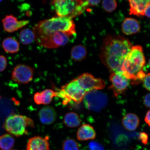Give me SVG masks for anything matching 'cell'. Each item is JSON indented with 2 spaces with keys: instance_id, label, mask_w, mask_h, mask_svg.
Segmentation results:
<instances>
[{
  "instance_id": "obj_3",
  "label": "cell",
  "mask_w": 150,
  "mask_h": 150,
  "mask_svg": "<svg viewBox=\"0 0 150 150\" xmlns=\"http://www.w3.org/2000/svg\"><path fill=\"white\" fill-rule=\"evenodd\" d=\"M145 64V59L142 47L132 46L122 67L123 74L133 83H139L146 76L142 69Z\"/></svg>"
},
{
  "instance_id": "obj_19",
  "label": "cell",
  "mask_w": 150,
  "mask_h": 150,
  "mask_svg": "<svg viewBox=\"0 0 150 150\" xmlns=\"http://www.w3.org/2000/svg\"><path fill=\"white\" fill-rule=\"evenodd\" d=\"M2 45L4 51L7 53H16L19 50V43L12 37H8L5 39Z\"/></svg>"
},
{
  "instance_id": "obj_29",
  "label": "cell",
  "mask_w": 150,
  "mask_h": 150,
  "mask_svg": "<svg viewBox=\"0 0 150 150\" xmlns=\"http://www.w3.org/2000/svg\"><path fill=\"white\" fill-rule=\"evenodd\" d=\"M139 139L144 145H147L148 143V136L146 133L144 132L140 133L139 136Z\"/></svg>"
},
{
  "instance_id": "obj_22",
  "label": "cell",
  "mask_w": 150,
  "mask_h": 150,
  "mask_svg": "<svg viewBox=\"0 0 150 150\" xmlns=\"http://www.w3.org/2000/svg\"><path fill=\"white\" fill-rule=\"evenodd\" d=\"M20 42L24 45L32 44L35 40L34 34L29 28H24L21 31L19 34Z\"/></svg>"
},
{
  "instance_id": "obj_7",
  "label": "cell",
  "mask_w": 150,
  "mask_h": 150,
  "mask_svg": "<svg viewBox=\"0 0 150 150\" xmlns=\"http://www.w3.org/2000/svg\"><path fill=\"white\" fill-rule=\"evenodd\" d=\"M82 1L74 0H56L52 1L56 14L58 16H69L74 12L78 6Z\"/></svg>"
},
{
  "instance_id": "obj_27",
  "label": "cell",
  "mask_w": 150,
  "mask_h": 150,
  "mask_svg": "<svg viewBox=\"0 0 150 150\" xmlns=\"http://www.w3.org/2000/svg\"><path fill=\"white\" fill-rule=\"evenodd\" d=\"M7 66L6 58L3 55H0V72L5 70Z\"/></svg>"
},
{
  "instance_id": "obj_12",
  "label": "cell",
  "mask_w": 150,
  "mask_h": 150,
  "mask_svg": "<svg viewBox=\"0 0 150 150\" xmlns=\"http://www.w3.org/2000/svg\"><path fill=\"white\" fill-rule=\"evenodd\" d=\"M39 117L41 122L45 125H50L56 121L57 117L56 110L50 106L42 108L39 112Z\"/></svg>"
},
{
  "instance_id": "obj_21",
  "label": "cell",
  "mask_w": 150,
  "mask_h": 150,
  "mask_svg": "<svg viewBox=\"0 0 150 150\" xmlns=\"http://www.w3.org/2000/svg\"><path fill=\"white\" fill-rule=\"evenodd\" d=\"M87 54L86 48L81 45H77L73 47L71 52V58L76 61L83 60L85 59Z\"/></svg>"
},
{
  "instance_id": "obj_16",
  "label": "cell",
  "mask_w": 150,
  "mask_h": 150,
  "mask_svg": "<svg viewBox=\"0 0 150 150\" xmlns=\"http://www.w3.org/2000/svg\"><path fill=\"white\" fill-rule=\"evenodd\" d=\"M54 97H56V92L47 89L41 93H35L34 96V100L38 105H48L51 102Z\"/></svg>"
},
{
  "instance_id": "obj_32",
  "label": "cell",
  "mask_w": 150,
  "mask_h": 150,
  "mask_svg": "<svg viewBox=\"0 0 150 150\" xmlns=\"http://www.w3.org/2000/svg\"><path fill=\"white\" fill-rule=\"evenodd\" d=\"M150 110H149V111L147 112V114H146V115L145 116V121L146 123H147L148 125L149 126H150Z\"/></svg>"
},
{
  "instance_id": "obj_8",
  "label": "cell",
  "mask_w": 150,
  "mask_h": 150,
  "mask_svg": "<svg viewBox=\"0 0 150 150\" xmlns=\"http://www.w3.org/2000/svg\"><path fill=\"white\" fill-rule=\"evenodd\" d=\"M66 95L71 100L79 104L83 100L86 93L82 88L77 80H73L62 87Z\"/></svg>"
},
{
  "instance_id": "obj_14",
  "label": "cell",
  "mask_w": 150,
  "mask_h": 150,
  "mask_svg": "<svg viewBox=\"0 0 150 150\" xmlns=\"http://www.w3.org/2000/svg\"><path fill=\"white\" fill-rule=\"evenodd\" d=\"M129 1L130 6L129 14L138 16H144L145 9L150 4L149 0H130Z\"/></svg>"
},
{
  "instance_id": "obj_13",
  "label": "cell",
  "mask_w": 150,
  "mask_h": 150,
  "mask_svg": "<svg viewBox=\"0 0 150 150\" xmlns=\"http://www.w3.org/2000/svg\"><path fill=\"white\" fill-rule=\"evenodd\" d=\"M47 137L44 138L35 136L29 139L28 142L27 150H50Z\"/></svg>"
},
{
  "instance_id": "obj_34",
  "label": "cell",
  "mask_w": 150,
  "mask_h": 150,
  "mask_svg": "<svg viewBox=\"0 0 150 150\" xmlns=\"http://www.w3.org/2000/svg\"><path fill=\"white\" fill-rule=\"evenodd\" d=\"M16 150V149H12V150Z\"/></svg>"
},
{
  "instance_id": "obj_9",
  "label": "cell",
  "mask_w": 150,
  "mask_h": 150,
  "mask_svg": "<svg viewBox=\"0 0 150 150\" xmlns=\"http://www.w3.org/2000/svg\"><path fill=\"white\" fill-rule=\"evenodd\" d=\"M110 79L111 85L109 89L112 90L114 96L116 97L125 92L130 83V80L122 73H112L110 76Z\"/></svg>"
},
{
  "instance_id": "obj_31",
  "label": "cell",
  "mask_w": 150,
  "mask_h": 150,
  "mask_svg": "<svg viewBox=\"0 0 150 150\" xmlns=\"http://www.w3.org/2000/svg\"><path fill=\"white\" fill-rule=\"evenodd\" d=\"M87 1L89 6H95L98 5L100 2V1H98V0H96V1H93V0L90 1L89 0V1Z\"/></svg>"
},
{
  "instance_id": "obj_33",
  "label": "cell",
  "mask_w": 150,
  "mask_h": 150,
  "mask_svg": "<svg viewBox=\"0 0 150 150\" xmlns=\"http://www.w3.org/2000/svg\"><path fill=\"white\" fill-rule=\"evenodd\" d=\"M150 5L149 4L146 7L144 12V16L149 18H150Z\"/></svg>"
},
{
  "instance_id": "obj_30",
  "label": "cell",
  "mask_w": 150,
  "mask_h": 150,
  "mask_svg": "<svg viewBox=\"0 0 150 150\" xmlns=\"http://www.w3.org/2000/svg\"><path fill=\"white\" fill-rule=\"evenodd\" d=\"M150 93L147 94L144 97V103L146 108H149L150 107Z\"/></svg>"
},
{
  "instance_id": "obj_10",
  "label": "cell",
  "mask_w": 150,
  "mask_h": 150,
  "mask_svg": "<svg viewBox=\"0 0 150 150\" xmlns=\"http://www.w3.org/2000/svg\"><path fill=\"white\" fill-rule=\"evenodd\" d=\"M33 74L32 67L24 64H19L14 69L12 79L18 83L27 84L33 80Z\"/></svg>"
},
{
  "instance_id": "obj_25",
  "label": "cell",
  "mask_w": 150,
  "mask_h": 150,
  "mask_svg": "<svg viewBox=\"0 0 150 150\" xmlns=\"http://www.w3.org/2000/svg\"><path fill=\"white\" fill-rule=\"evenodd\" d=\"M103 8L108 12H112L117 7V3L114 0H105L102 2Z\"/></svg>"
},
{
  "instance_id": "obj_23",
  "label": "cell",
  "mask_w": 150,
  "mask_h": 150,
  "mask_svg": "<svg viewBox=\"0 0 150 150\" xmlns=\"http://www.w3.org/2000/svg\"><path fill=\"white\" fill-rule=\"evenodd\" d=\"M15 140L14 137L8 134L0 136V148L3 150H10L13 147Z\"/></svg>"
},
{
  "instance_id": "obj_6",
  "label": "cell",
  "mask_w": 150,
  "mask_h": 150,
  "mask_svg": "<svg viewBox=\"0 0 150 150\" xmlns=\"http://www.w3.org/2000/svg\"><path fill=\"white\" fill-rule=\"evenodd\" d=\"M76 79L81 87L86 93L103 89L105 86V83L104 80L100 78H96L88 73L80 75Z\"/></svg>"
},
{
  "instance_id": "obj_15",
  "label": "cell",
  "mask_w": 150,
  "mask_h": 150,
  "mask_svg": "<svg viewBox=\"0 0 150 150\" xmlns=\"http://www.w3.org/2000/svg\"><path fill=\"white\" fill-rule=\"evenodd\" d=\"M140 30L139 22L134 18H127L125 19L122 25V31L125 34L127 35L137 33Z\"/></svg>"
},
{
  "instance_id": "obj_28",
  "label": "cell",
  "mask_w": 150,
  "mask_h": 150,
  "mask_svg": "<svg viewBox=\"0 0 150 150\" xmlns=\"http://www.w3.org/2000/svg\"><path fill=\"white\" fill-rule=\"evenodd\" d=\"M150 74L146 75L143 80L144 87L147 91H150Z\"/></svg>"
},
{
  "instance_id": "obj_1",
  "label": "cell",
  "mask_w": 150,
  "mask_h": 150,
  "mask_svg": "<svg viewBox=\"0 0 150 150\" xmlns=\"http://www.w3.org/2000/svg\"><path fill=\"white\" fill-rule=\"evenodd\" d=\"M72 19L69 16H57L39 22L33 28L35 40L44 47H58L64 42L67 35L71 37L76 34Z\"/></svg>"
},
{
  "instance_id": "obj_18",
  "label": "cell",
  "mask_w": 150,
  "mask_h": 150,
  "mask_svg": "<svg viewBox=\"0 0 150 150\" xmlns=\"http://www.w3.org/2000/svg\"><path fill=\"white\" fill-rule=\"evenodd\" d=\"M140 120L136 114L128 113L124 117L122 123L124 127L129 131L136 130L139 125Z\"/></svg>"
},
{
  "instance_id": "obj_5",
  "label": "cell",
  "mask_w": 150,
  "mask_h": 150,
  "mask_svg": "<svg viewBox=\"0 0 150 150\" xmlns=\"http://www.w3.org/2000/svg\"><path fill=\"white\" fill-rule=\"evenodd\" d=\"M83 100L86 108L94 112L100 111L106 106L108 102L105 94L98 90L86 93Z\"/></svg>"
},
{
  "instance_id": "obj_11",
  "label": "cell",
  "mask_w": 150,
  "mask_h": 150,
  "mask_svg": "<svg viewBox=\"0 0 150 150\" xmlns=\"http://www.w3.org/2000/svg\"><path fill=\"white\" fill-rule=\"evenodd\" d=\"M4 30L9 33H12L18 31L29 23L28 20L18 21L17 18L13 15H7L2 20Z\"/></svg>"
},
{
  "instance_id": "obj_24",
  "label": "cell",
  "mask_w": 150,
  "mask_h": 150,
  "mask_svg": "<svg viewBox=\"0 0 150 150\" xmlns=\"http://www.w3.org/2000/svg\"><path fill=\"white\" fill-rule=\"evenodd\" d=\"M63 150H79V145L76 141L72 139H67L64 142Z\"/></svg>"
},
{
  "instance_id": "obj_4",
  "label": "cell",
  "mask_w": 150,
  "mask_h": 150,
  "mask_svg": "<svg viewBox=\"0 0 150 150\" xmlns=\"http://www.w3.org/2000/svg\"><path fill=\"white\" fill-rule=\"evenodd\" d=\"M34 127V123L31 118L18 114L9 116L6 120L3 126L7 132L16 137L27 134V127Z\"/></svg>"
},
{
  "instance_id": "obj_17",
  "label": "cell",
  "mask_w": 150,
  "mask_h": 150,
  "mask_svg": "<svg viewBox=\"0 0 150 150\" xmlns=\"http://www.w3.org/2000/svg\"><path fill=\"white\" fill-rule=\"evenodd\" d=\"M96 133L93 127L88 124L82 125L79 129L77 133V138L79 141L95 139Z\"/></svg>"
},
{
  "instance_id": "obj_20",
  "label": "cell",
  "mask_w": 150,
  "mask_h": 150,
  "mask_svg": "<svg viewBox=\"0 0 150 150\" xmlns=\"http://www.w3.org/2000/svg\"><path fill=\"white\" fill-rule=\"evenodd\" d=\"M64 122L66 126L70 128L79 126L81 123L79 116L74 112H69L66 114Z\"/></svg>"
},
{
  "instance_id": "obj_26",
  "label": "cell",
  "mask_w": 150,
  "mask_h": 150,
  "mask_svg": "<svg viewBox=\"0 0 150 150\" xmlns=\"http://www.w3.org/2000/svg\"><path fill=\"white\" fill-rule=\"evenodd\" d=\"M89 147L90 150H105L102 144L96 141L90 142L89 144Z\"/></svg>"
},
{
  "instance_id": "obj_2",
  "label": "cell",
  "mask_w": 150,
  "mask_h": 150,
  "mask_svg": "<svg viewBox=\"0 0 150 150\" xmlns=\"http://www.w3.org/2000/svg\"><path fill=\"white\" fill-rule=\"evenodd\" d=\"M132 47L128 39L124 37L108 35L103 40L101 60L112 73L123 74L122 67Z\"/></svg>"
}]
</instances>
